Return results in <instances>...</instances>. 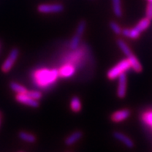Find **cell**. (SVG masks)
I'll use <instances>...</instances> for the list:
<instances>
[{
    "label": "cell",
    "instance_id": "cell-1",
    "mask_svg": "<svg viewBox=\"0 0 152 152\" xmlns=\"http://www.w3.org/2000/svg\"><path fill=\"white\" fill-rule=\"evenodd\" d=\"M59 77V70L56 69H42L35 73L34 80L37 86L46 87L53 84Z\"/></svg>",
    "mask_w": 152,
    "mask_h": 152
},
{
    "label": "cell",
    "instance_id": "cell-2",
    "mask_svg": "<svg viewBox=\"0 0 152 152\" xmlns=\"http://www.w3.org/2000/svg\"><path fill=\"white\" fill-rule=\"evenodd\" d=\"M131 64H130L129 60L127 59L122 60L120 61L117 65H115L114 67H112L110 70L107 72V77L108 79L114 80L118 78L121 73H125L127 70L131 68Z\"/></svg>",
    "mask_w": 152,
    "mask_h": 152
},
{
    "label": "cell",
    "instance_id": "cell-3",
    "mask_svg": "<svg viewBox=\"0 0 152 152\" xmlns=\"http://www.w3.org/2000/svg\"><path fill=\"white\" fill-rule=\"evenodd\" d=\"M86 24L87 23H86L85 20H81L79 24H78L75 35L73 36V39H72L71 41H70V43H69V48L71 50H75L78 48L81 40V37L83 36L85 29H86Z\"/></svg>",
    "mask_w": 152,
    "mask_h": 152
},
{
    "label": "cell",
    "instance_id": "cell-4",
    "mask_svg": "<svg viewBox=\"0 0 152 152\" xmlns=\"http://www.w3.org/2000/svg\"><path fill=\"white\" fill-rule=\"evenodd\" d=\"M19 56V50L17 48H14L11 50L10 53L9 54L7 59L5 60L3 64L2 65V70L4 73H8L10 71L12 67L13 66L15 60H17Z\"/></svg>",
    "mask_w": 152,
    "mask_h": 152
},
{
    "label": "cell",
    "instance_id": "cell-5",
    "mask_svg": "<svg viewBox=\"0 0 152 152\" xmlns=\"http://www.w3.org/2000/svg\"><path fill=\"white\" fill-rule=\"evenodd\" d=\"M64 7L62 4H41L37 8L40 13H56L64 11Z\"/></svg>",
    "mask_w": 152,
    "mask_h": 152
},
{
    "label": "cell",
    "instance_id": "cell-6",
    "mask_svg": "<svg viewBox=\"0 0 152 152\" xmlns=\"http://www.w3.org/2000/svg\"><path fill=\"white\" fill-rule=\"evenodd\" d=\"M15 100L18 102L21 103L23 104H26L27 106H29L31 107L37 108L39 106L38 100H33L29 96L26 94H17L15 96Z\"/></svg>",
    "mask_w": 152,
    "mask_h": 152
},
{
    "label": "cell",
    "instance_id": "cell-7",
    "mask_svg": "<svg viewBox=\"0 0 152 152\" xmlns=\"http://www.w3.org/2000/svg\"><path fill=\"white\" fill-rule=\"evenodd\" d=\"M118 78V88L117 94L119 98L122 99L126 96V93H127V76L125 73H123Z\"/></svg>",
    "mask_w": 152,
    "mask_h": 152
},
{
    "label": "cell",
    "instance_id": "cell-8",
    "mask_svg": "<svg viewBox=\"0 0 152 152\" xmlns=\"http://www.w3.org/2000/svg\"><path fill=\"white\" fill-rule=\"evenodd\" d=\"M131 115V110L128 109H123V110H120L118 111L114 112V114L111 115L112 121L116 122H121L124 120L127 119Z\"/></svg>",
    "mask_w": 152,
    "mask_h": 152
},
{
    "label": "cell",
    "instance_id": "cell-9",
    "mask_svg": "<svg viewBox=\"0 0 152 152\" xmlns=\"http://www.w3.org/2000/svg\"><path fill=\"white\" fill-rule=\"evenodd\" d=\"M113 136H114V138H116L117 140H118L119 141L123 143L124 145H125L126 147H127V148H132L134 145L133 141L131 138H129L125 134H124L123 133H121L119 131H115V132H114Z\"/></svg>",
    "mask_w": 152,
    "mask_h": 152
},
{
    "label": "cell",
    "instance_id": "cell-10",
    "mask_svg": "<svg viewBox=\"0 0 152 152\" xmlns=\"http://www.w3.org/2000/svg\"><path fill=\"white\" fill-rule=\"evenodd\" d=\"M76 69L74 66L70 64H67V65H64V66H62L60 69H59V77H64V78H67V77H70L75 73Z\"/></svg>",
    "mask_w": 152,
    "mask_h": 152
},
{
    "label": "cell",
    "instance_id": "cell-11",
    "mask_svg": "<svg viewBox=\"0 0 152 152\" xmlns=\"http://www.w3.org/2000/svg\"><path fill=\"white\" fill-rule=\"evenodd\" d=\"M127 59L129 60L131 66L133 68L135 72L140 73V72L142 71V66L140 64V62L137 60V58L135 56V55H134L133 53L131 54L129 56H127Z\"/></svg>",
    "mask_w": 152,
    "mask_h": 152
},
{
    "label": "cell",
    "instance_id": "cell-12",
    "mask_svg": "<svg viewBox=\"0 0 152 152\" xmlns=\"http://www.w3.org/2000/svg\"><path fill=\"white\" fill-rule=\"evenodd\" d=\"M83 137V133L80 131H75L73 134L69 135V137L65 140V145L67 146H71L74 143L77 142V141H79L81 137Z\"/></svg>",
    "mask_w": 152,
    "mask_h": 152
},
{
    "label": "cell",
    "instance_id": "cell-13",
    "mask_svg": "<svg viewBox=\"0 0 152 152\" xmlns=\"http://www.w3.org/2000/svg\"><path fill=\"white\" fill-rule=\"evenodd\" d=\"M121 34L123 35L124 37H127V38H131V39H137L140 35H141V33L137 30L136 28H132V29H122V33Z\"/></svg>",
    "mask_w": 152,
    "mask_h": 152
},
{
    "label": "cell",
    "instance_id": "cell-14",
    "mask_svg": "<svg viewBox=\"0 0 152 152\" xmlns=\"http://www.w3.org/2000/svg\"><path fill=\"white\" fill-rule=\"evenodd\" d=\"M150 23H151V20L149 19H148L147 17L144 18L141 20V21H139L137 23V24L136 25L135 28L137 29V30L140 32V33H142L144 32L145 30H146L150 26Z\"/></svg>",
    "mask_w": 152,
    "mask_h": 152
},
{
    "label": "cell",
    "instance_id": "cell-15",
    "mask_svg": "<svg viewBox=\"0 0 152 152\" xmlns=\"http://www.w3.org/2000/svg\"><path fill=\"white\" fill-rule=\"evenodd\" d=\"M70 107L71 110L75 113H78L81 110V102L80 97L77 96H74L72 97L71 101H70Z\"/></svg>",
    "mask_w": 152,
    "mask_h": 152
},
{
    "label": "cell",
    "instance_id": "cell-16",
    "mask_svg": "<svg viewBox=\"0 0 152 152\" xmlns=\"http://www.w3.org/2000/svg\"><path fill=\"white\" fill-rule=\"evenodd\" d=\"M112 4H113V10H114V15L118 18L121 17L122 10L121 0H112Z\"/></svg>",
    "mask_w": 152,
    "mask_h": 152
},
{
    "label": "cell",
    "instance_id": "cell-17",
    "mask_svg": "<svg viewBox=\"0 0 152 152\" xmlns=\"http://www.w3.org/2000/svg\"><path fill=\"white\" fill-rule=\"evenodd\" d=\"M19 138L23 140L24 141H26V142L29 143H33L36 141L37 138L35 137L34 135L30 133H27L25 131H21L19 133Z\"/></svg>",
    "mask_w": 152,
    "mask_h": 152
},
{
    "label": "cell",
    "instance_id": "cell-18",
    "mask_svg": "<svg viewBox=\"0 0 152 152\" xmlns=\"http://www.w3.org/2000/svg\"><path fill=\"white\" fill-rule=\"evenodd\" d=\"M117 44L118 45L119 48L122 50V52L124 53L126 56H129L131 54H132V52H131V49L129 48V46L126 44V42H124L122 39H118L117 40Z\"/></svg>",
    "mask_w": 152,
    "mask_h": 152
},
{
    "label": "cell",
    "instance_id": "cell-19",
    "mask_svg": "<svg viewBox=\"0 0 152 152\" xmlns=\"http://www.w3.org/2000/svg\"><path fill=\"white\" fill-rule=\"evenodd\" d=\"M10 87L16 94H26L27 91H28L25 87H23V86L15 83V82H11L10 84Z\"/></svg>",
    "mask_w": 152,
    "mask_h": 152
},
{
    "label": "cell",
    "instance_id": "cell-20",
    "mask_svg": "<svg viewBox=\"0 0 152 152\" xmlns=\"http://www.w3.org/2000/svg\"><path fill=\"white\" fill-rule=\"evenodd\" d=\"M26 94L28 95L29 96H30L32 99H33V100H40V99L42 97V93H41L40 91H27Z\"/></svg>",
    "mask_w": 152,
    "mask_h": 152
},
{
    "label": "cell",
    "instance_id": "cell-21",
    "mask_svg": "<svg viewBox=\"0 0 152 152\" xmlns=\"http://www.w3.org/2000/svg\"><path fill=\"white\" fill-rule=\"evenodd\" d=\"M142 120L148 125L152 127V111H148L143 114Z\"/></svg>",
    "mask_w": 152,
    "mask_h": 152
},
{
    "label": "cell",
    "instance_id": "cell-22",
    "mask_svg": "<svg viewBox=\"0 0 152 152\" xmlns=\"http://www.w3.org/2000/svg\"><path fill=\"white\" fill-rule=\"evenodd\" d=\"M110 27L111 28L112 31L115 33L116 35H121L122 33V29L121 28V26H119L118 23H117L116 22H110Z\"/></svg>",
    "mask_w": 152,
    "mask_h": 152
},
{
    "label": "cell",
    "instance_id": "cell-23",
    "mask_svg": "<svg viewBox=\"0 0 152 152\" xmlns=\"http://www.w3.org/2000/svg\"><path fill=\"white\" fill-rule=\"evenodd\" d=\"M146 17L150 20L152 19V2H148L147 5Z\"/></svg>",
    "mask_w": 152,
    "mask_h": 152
},
{
    "label": "cell",
    "instance_id": "cell-24",
    "mask_svg": "<svg viewBox=\"0 0 152 152\" xmlns=\"http://www.w3.org/2000/svg\"><path fill=\"white\" fill-rule=\"evenodd\" d=\"M148 2H152V0H147Z\"/></svg>",
    "mask_w": 152,
    "mask_h": 152
},
{
    "label": "cell",
    "instance_id": "cell-25",
    "mask_svg": "<svg viewBox=\"0 0 152 152\" xmlns=\"http://www.w3.org/2000/svg\"><path fill=\"white\" fill-rule=\"evenodd\" d=\"M21 152H22V151H21Z\"/></svg>",
    "mask_w": 152,
    "mask_h": 152
}]
</instances>
